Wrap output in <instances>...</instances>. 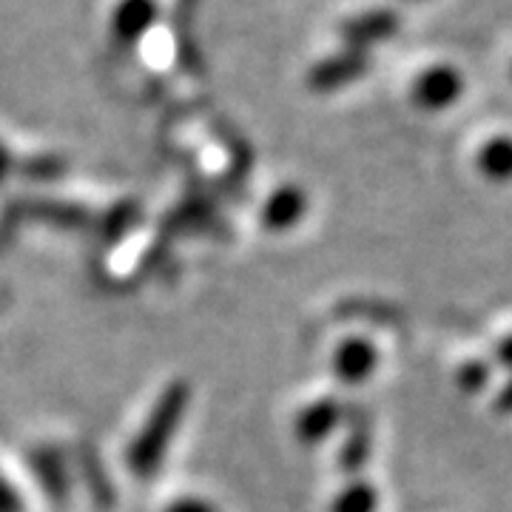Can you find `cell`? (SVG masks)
I'll return each mask as SVG.
<instances>
[{
	"label": "cell",
	"mask_w": 512,
	"mask_h": 512,
	"mask_svg": "<svg viewBox=\"0 0 512 512\" xmlns=\"http://www.w3.org/2000/svg\"><path fill=\"white\" fill-rule=\"evenodd\" d=\"M165 512H220L211 501L205 498H177L174 504H168Z\"/></svg>",
	"instance_id": "15"
},
{
	"label": "cell",
	"mask_w": 512,
	"mask_h": 512,
	"mask_svg": "<svg viewBox=\"0 0 512 512\" xmlns=\"http://www.w3.org/2000/svg\"><path fill=\"white\" fill-rule=\"evenodd\" d=\"M345 416H350V430L345 436V444L339 450V467L345 473H359L370 458V421L362 407H345Z\"/></svg>",
	"instance_id": "8"
},
{
	"label": "cell",
	"mask_w": 512,
	"mask_h": 512,
	"mask_svg": "<svg viewBox=\"0 0 512 512\" xmlns=\"http://www.w3.org/2000/svg\"><path fill=\"white\" fill-rule=\"evenodd\" d=\"M490 365L487 362H481V359H470V362H464V365L458 367L456 373V384L461 393H481L487 384H490Z\"/></svg>",
	"instance_id": "14"
},
{
	"label": "cell",
	"mask_w": 512,
	"mask_h": 512,
	"mask_svg": "<svg viewBox=\"0 0 512 512\" xmlns=\"http://www.w3.org/2000/svg\"><path fill=\"white\" fill-rule=\"evenodd\" d=\"M308 211V194L299 185H282L262 205V225L268 231H288L299 225Z\"/></svg>",
	"instance_id": "7"
},
{
	"label": "cell",
	"mask_w": 512,
	"mask_h": 512,
	"mask_svg": "<svg viewBox=\"0 0 512 512\" xmlns=\"http://www.w3.org/2000/svg\"><path fill=\"white\" fill-rule=\"evenodd\" d=\"M402 20L396 12L390 9H370V12H362L356 18L342 20L339 26V35L345 37L350 49H362L365 52L367 46L373 43H382V40H390V37L399 32Z\"/></svg>",
	"instance_id": "4"
},
{
	"label": "cell",
	"mask_w": 512,
	"mask_h": 512,
	"mask_svg": "<svg viewBox=\"0 0 512 512\" xmlns=\"http://www.w3.org/2000/svg\"><path fill=\"white\" fill-rule=\"evenodd\" d=\"M191 402V387L185 382H171L160 393L154 410L148 413L143 430L131 439L126 450V464L131 476L151 478L163 467L165 453L171 447L174 433L180 430L185 410Z\"/></svg>",
	"instance_id": "1"
},
{
	"label": "cell",
	"mask_w": 512,
	"mask_h": 512,
	"mask_svg": "<svg viewBox=\"0 0 512 512\" xmlns=\"http://www.w3.org/2000/svg\"><path fill=\"white\" fill-rule=\"evenodd\" d=\"M157 18V6L154 0H123L111 18V32L120 43H137L148 26Z\"/></svg>",
	"instance_id": "9"
},
{
	"label": "cell",
	"mask_w": 512,
	"mask_h": 512,
	"mask_svg": "<svg viewBox=\"0 0 512 512\" xmlns=\"http://www.w3.org/2000/svg\"><path fill=\"white\" fill-rule=\"evenodd\" d=\"M0 512H23V501L15 493V487L0 476Z\"/></svg>",
	"instance_id": "16"
},
{
	"label": "cell",
	"mask_w": 512,
	"mask_h": 512,
	"mask_svg": "<svg viewBox=\"0 0 512 512\" xmlns=\"http://www.w3.org/2000/svg\"><path fill=\"white\" fill-rule=\"evenodd\" d=\"M6 171H9V157H6V151L0 148V180L6 177Z\"/></svg>",
	"instance_id": "19"
},
{
	"label": "cell",
	"mask_w": 512,
	"mask_h": 512,
	"mask_svg": "<svg viewBox=\"0 0 512 512\" xmlns=\"http://www.w3.org/2000/svg\"><path fill=\"white\" fill-rule=\"evenodd\" d=\"M495 413H501V416H512V379L501 390H498V396H495L493 402Z\"/></svg>",
	"instance_id": "17"
},
{
	"label": "cell",
	"mask_w": 512,
	"mask_h": 512,
	"mask_svg": "<svg viewBox=\"0 0 512 512\" xmlns=\"http://www.w3.org/2000/svg\"><path fill=\"white\" fill-rule=\"evenodd\" d=\"M379 495L373 490L370 481H353L342 493L333 498L330 512H376Z\"/></svg>",
	"instance_id": "13"
},
{
	"label": "cell",
	"mask_w": 512,
	"mask_h": 512,
	"mask_svg": "<svg viewBox=\"0 0 512 512\" xmlns=\"http://www.w3.org/2000/svg\"><path fill=\"white\" fill-rule=\"evenodd\" d=\"M476 163L490 183H512V137H490L478 151Z\"/></svg>",
	"instance_id": "11"
},
{
	"label": "cell",
	"mask_w": 512,
	"mask_h": 512,
	"mask_svg": "<svg viewBox=\"0 0 512 512\" xmlns=\"http://www.w3.org/2000/svg\"><path fill=\"white\" fill-rule=\"evenodd\" d=\"M32 470L37 481L43 487V493L55 501H63L69 495V473H66V461L57 453L55 447H40L32 453Z\"/></svg>",
	"instance_id": "10"
},
{
	"label": "cell",
	"mask_w": 512,
	"mask_h": 512,
	"mask_svg": "<svg viewBox=\"0 0 512 512\" xmlns=\"http://www.w3.org/2000/svg\"><path fill=\"white\" fill-rule=\"evenodd\" d=\"M80 473H83V478L89 481V487H92L97 504H100L103 510H109L111 504H114V490H111L109 476H106V470H103L100 458H97V453L89 450V447H83V450H80Z\"/></svg>",
	"instance_id": "12"
},
{
	"label": "cell",
	"mask_w": 512,
	"mask_h": 512,
	"mask_svg": "<svg viewBox=\"0 0 512 512\" xmlns=\"http://www.w3.org/2000/svg\"><path fill=\"white\" fill-rule=\"evenodd\" d=\"M464 94V74L456 66H430L413 83V100L424 111H444Z\"/></svg>",
	"instance_id": "3"
},
{
	"label": "cell",
	"mask_w": 512,
	"mask_h": 512,
	"mask_svg": "<svg viewBox=\"0 0 512 512\" xmlns=\"http://www.w3.org/2000/svg\"><path fill=\"white\" fill-rule=\"evenodd\" d=\"M495 362L501 367H507V370H512V333L510 336H504V339L495 345Z\"/></svg>",
	"instance_id": "18"
},
{
	"label": "cell",
	"mask_w": 512,
	"mask_h": 512,
	"mask_svg": "<svg viewBox=\"0 0 512 512\" xmlns=\"http://www.w3.org/2000/svg\"><path fill=\"white\" fill-rule=\"evenodd\" d=\"M345 421V407L336 402V399H316L313 404H308L302 413H299V419H296V439L302 441V444H319V441H325Z\"/></svg>",
	"instance_id": "6"
},
{
	"label": "cell",
	"mask_w": 512,
	"mask_h": 512,
	"mask_svg": "<svg viewBox=\"0 0 512 512\" xmlns=\"http://www.w3.org/2000/svg\"><path fill=\"white\" fill-rule=\"evenodd\" d=\"M330 365H333V376L342 384H362L373 376V370L379 365V350L370 339L350 336L336 348Z\"/></svg>",
	"instance_id": "5"
},
{
	"label": "cell",
	"mask_w": 512,
	"mask_h": 512,
	"mask_svg": "<svg viewBox=\"0 0 512 512\" xmlns=\"http://www.w3.org/2000/svg\"><path fill=\"white\" fill-rule=\"evenodd\" d=\"M370 69V57L362 49H345L339 55H330L319 63H313L308 72V89L319 94L339 92L359 80Z\"/></svg>",
	"instance_id": "2"
}]
</instances>
